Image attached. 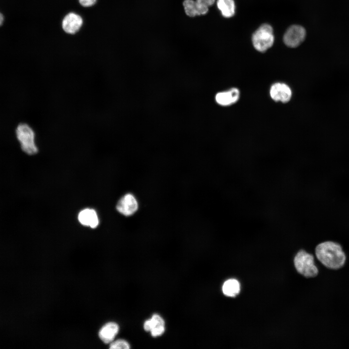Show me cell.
<instances>
[{"mask_svg": "<svg viewBox=\"0 0 349 349\" xmlns=\"http://www.w3.org/2000/svg\"><path fill=\"white\" fill-rule=\"evenodd\" d=\"M96 0H79V3L83 7H90L96 2Z\"/></svg>", "mask_w": 349, "mask_h": 349, "instance_id": "e0dca14e", "label": "cell"}, {"mask_svg": "<svg viewBox=\"0 0 349 349\" xmlns=\"http://www.w3.org/2000/svg\"><path fill=\"white\" fill-rule=\"evenodd\" d=\"M217 6L224 17L229 18L235 14V4L234 0H217Z\"/></svg>", "mask_w": 349, "mask_h": 349, "instance_id": "5bb4252c", "label": "cell"}, {"mask_svg": "<svg viewBox=\"0 0 349 349\" xmlns=\"http://www.w3.org/2000/svg\"><path fill=\"white\" fill-rule=\"evenodd\" d=\"M143 327L146 331H149L152 336L161 335L165 331V322L159 315L155 314L152 317L146 320Z\"/></svg>", "mask_w": 349, "mask_h": 349, "instance_id": "ba28073f", "label": "cell"}, {"mask_svg": "<svg viewBox=\"0 0 349 349\" xmlns=\"http://www.w3.org/2000/svg\"><path fill=\"white\" fill-rule=\"evenodd\" d=\"M222 289L225 295L229 297H235L240 291V284L238 280L230 279L224 283Z\"/></svg>", "mask_w": 349, "mask_h": 349, "instance_id": "9a60e30c", "label": "cell"}, {"mask_svg": "<svg viewBox=\"0 0 349 349\" xmlns=\"http://www.w3.org/2000/svg\"><path fill=\"white\" fill-rule=\"evenodd\" d=\"M239 91L237 88L218 93L215 96L216 103L222 106H227L236 103L239 99Z\"/></svg>", "mask_w": 349, "mask_h": 349, "instance_id": "7c38bea8", "label": "cell"}, {"mask_svg": "<svg viewBox=\"0 0 349 349\" xmlns=\"http://www.w3.org/2000/svg\"><path fill=\"white\" fill-rule=\"evenodd\" d=\"M4 20L3 15L0 13V26L2 24Z\"/></svg>", "mask_w": 349, "mask_h": 349, "instance_id": "d6986e66", "label": "cell"}, {"mask_svg": "<svg viewBox=\"0 0 349 349\" xmlns=\"http://www.w3.org/2000/svg\"><path fill=\"white\" fill-rule=\"evenodd\" d=\"M183 5L186 14L190 17L204 15L208 11V6L196 0H184Z\"/></svg>", "mask_w": 349, "mask_h": 349, "instance_id": "8fae6325", "label": "cell"}, {"mask_svg": "<svg viewBox=\"0 0 349 349\" xmlns=\"http://www.w3.org/2000/svg\"><path fill=\"white\" fill-rule=\"evenodd\" d=\"M119 331V326L114 322H108L100 328L98 336L105 344H110L114 339Z\"/></svg>", "mask_w": 349, "mask_h": 349, "instance_id": "30bf717a", "label": "cell"}, {"mask_svg": "<svg viewBox=\"0 0 349 349\" xmlns=\"http://www.w3.org/2000/svg\"><path fill=\"white\" fill-rule=\"evenodd\" d=\"M196 0L201 3H202L203 4L207 5L208 7L212 5L215 1V0Z\"/></svg>", "mask_w": 349, "mask_h": 349, "instance_id": "ac0fdd59", "label": "cell"}, {"mask_svg": "<svg viewBox=\"0 0 349 349\" xmlns=\"http://www.w3.org/2000/svg\"><path fill=\"white\" fill-rule=\"evenodd\" d=\"M254 48L258 51L265 52L272 46L274 37L272 27L268 24H263L255 31L252 36Z\"/></svg>", "mask_w": 349, "mask_h": 349, "instance_id": "277c9868", "label": "cell"}, {"mask_svg": "<svg viewBox=\"0 0 349 349\" xmlns=\"http://www.w3.org/2000/svg\"><path fill=\"white\" fill-rule=\"evenodd\" d=\"M82 23V19L80 16L74 13H70L63 19L62 27L65 32L74 34L79 31Z\"/></svg>", "mask_w": 349, "mask_h": 349, "instance_id": "9c48e42d", "label": "cell"}, {"mask_svg": "<svg viewBox=\"0 0 349 349\" xmlns=\"http://www.w3.org/2000/svg\"><path fill=\"white\" fill-rule=\"evenodd\" d=\"M294 261L298 272L305 277L314 278L318 274V269L312 254L301 250L296 255Z\"/></svg>", "mask_w": 349, "mask_h": 349, "instance_id": "3957f363", "label": "cell"}, {"mask_svg": "<svg viewBox=\"0 0 349 349\" xmlns=\"http://www.w3.org/2000/svg\"><path fill=\"white\" fill-rule=\"evenodd\" d=\"M15 133L24 152L29 155H34L38 152L35 133L31 126L26 123H20L16 127Z\"/></svg>", "mask_w": 349, "mask_h": 349, "instance_id": "7a4b0ae2", "label": "cell"}, {"mask_svg": "<svg viewBox=\"0 0 349 349\" xmlns=\"http://www.w3.org/2000/svg\"><path fill=\"white\" fill-rule=\"evenodd\" d=\"M117 210L125 216H130L135 214L139 208L138 202L131 193H127L122 196L117 203Z\"/></svg>", "mask_w": 349, "mask_h": 349, "instance_id": "8992f818", "label": "cell"}, {"mask_svg": "<svg viewBox=\"0 0 349 349\" xmlns=\"http://www.w3.org/2000/svg\"><path fill=\"white\" fill-rule=\"evenodd\" d=\"M270 95L271 98L275 101L286 103L291 97L292 92L290 88L283 83H275L270 89Z\"/></svg>", "mask_w": 349, "mask_h": 349, "instance_id": "52a82bcc", "label": "cell"}, {"mask_svg": "<svg viewBox=\"0 0 349 349\" xmlns=\"http://www.w3.org/2000/svg\"><path fill=\"white\" fill-rule=\"evenodd\" d=\"M306 31L301 26L294 25L289 27L284 34L285 44L290 48L299 46L304 40Z\"/></svg>", "mask_w": 349, "mask_h": 349, "instance_id": "5b68a950", "label": "cell"}, {"mask_svg": "<svg viewBox=\"0 0 349 349\" xmlns=\"http://www.w3.org/2000/svg\"><path fill=\"white\" fill-rule=\"evenodd\" d=\"M78 220L82 225L92 228H96L99 223L96 211L91 208L82 210L78 215Z\"/></svg>", "mask_w": 349, "mask_h": 349, "instance_id": "4fadbf2b", "label": "cell"}, {"mask_svg": "<svg viewBox=\"0 0 349 349\" xmlns=\"http://www.w3.org/2000/svg\"><path fill=\"white\" fill-rule=\"evenodd\" d=\"M110 349H129L130 348V344L126 340L124 339H117L115 341H113L110 344Z\"/></svg>", "mask_w": 349, "mask_h": 349, "instance_id": "2e32d148", "label": "cell"}, {"mask_svg": "<svg viewBox=\"0 0 349 349\" xmlns=\"http://www.w3.org/2000/svg\"><path fill=\"white\" fill-rule=\"evenodd\" d=\"M317 259L327 269L337 270L342 269L347 261V255L341 244L327 240L322 242L315 248Z\"/></svg>", "mask_w": 349, "mask_h": 349, "instance_id": "6da1fadb", "label": "cell"}]
</instances>
